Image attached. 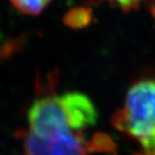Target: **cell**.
<instances>
[{
  "instance_id": "cell-1",
  "label": "cell",
  "mask_w": 155,
  "mask_h": 155,
  "mask_svg": "<svg viewBox=\"0 0 155 155\" xmlns=\"http://www.w3.org/2000/svg\"><path fill=\"white\" fill-rule=\"evenodd\" d=\"M98 119L92 99L83 93L49 92L38 95L27 112L21 131V155H92L113 152L114 143L105 134L88 137Z\"/></svg>"
},
{
  "instance_id": "cell-2",
  "label": "cell",
  "mask_w": 155,
  "mask_h": 155,
  "mask_svg": "<svg viewBox=\"0 0 155 155\" xmlns=\"http://www.w3.org/2000/svg\"><path fill=\"white\" fill-rule=\"evenodd\" d=\"M112 124L137 144L136 155H155V79L139 81L130 88Z\"/></svg>"
},
{
  "instance_id": "cell-3",
  "label": "cell",
  "mask_w": 155,
  "mask_h": 155,
  "mask_svg": "<svg viewBox=\"0 0 155 155\" xmlns=\"http://www.w3.org/2000/svg\"><path fill=\"white\" fill-rule=\"evenodd\" d=\"M64 23L71 28H81L90 24L92 21V12L89 8H76L66 13L63 19Z\"/></svg>"
},
{
  "instance_id": "cell-4",
  "label": "cell",
  "mask_w": 155,
  "mask_h": 155,
  "mask_svg": "<svg viewBox=\"0 0 155 155\" xmlns=\"http://www.w3.org/2000/svg\"><path fill=\"white\" fill-rule=\"evenodd\" d=\"M13 7L25 15L36 16L40 14L51 0H9Z\"/></svg>"
},
{
  "instance_id": "cell-5",
  "label": "cell",
  "mask_w": 155,
  "mask_h": 155,
  "mask_svg": "<svg viewBox=\"0 0 155 155\" xmlns=\"http://www.w3.org/2000/svg\"><path fill=\"white\" fill-rule=\"evenodd\" d=\"M107 1L124 12H129V10L135 9L139 7L145 0H107Z\"/></svg>"
}]
</instances>
